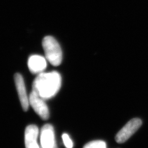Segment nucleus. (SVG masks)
I'll return each instance as SVG.
<instances>
[{
  "label": "nucleus",
  "mask_w": 148,
  "mask_h": 148,
  "mask_svg": "<svg viewBox=\"0 0 148 148\" xmlns=\"http://www.w3.org/2000/svg\"><path fill=\"white\" fill-rule=\"evenodd\" d=\"M62 139L63 140L64 144L66 148H73V143L72 140L70 139L69 135L66 133H64L62 135Z\"/></svg>",
  "instance_id": "obj_10"
},
{
  "label": "nucleus",
  "mask_w": 148,
  "mask_h": 148,
  "mask_svg": "<svg viewBox=\"0 0 148 148\" xmlns=\"http://www.w3.org/2000/svg\"><path fill=\"white\" fill-rule=\"evenodd\" d=\"M142 124V121L140 119L134 118L131 120L117 133L116 141L119 143H125L137 131Z\"/></svg>",
  "instance_id": "obj_3"
},
{
  "label": "nucleus",
  "mask_w": 148,
  "mask_h": 148,
  "mask_svg": "<svg viewBox=\"0 0 148 148\" xmlns=\"http://www.w3.org/2000/svg\"><path fill=\"white\" fill-rule=\"evenodd\" d=\"M28 67L32 74H40L47 66L46 59L38 55L32 56L28 60Z\"/></svg>",
  "instance_id": "obj_8"
},
{
  "label": "nucleus",
  "mask_w": 148,
  "mask_h": 148,
  "mask_svg": "<svg viewBox=\"0 0 148 148\" xmlns=\"http://www.w3.org/2000/svg\"><path fill=\"white\" fill-rule=\"evenodd\" d=\"M62 77L57 71L38 74L32 84V90L43 99H48L56 95L61 87Z\"/></svg>",
  "instance_id": "obj_1"
},
{
  "label": "nucleus",
  "mask_w": 148,
  "mask_h": 148,
  "mask_svg": "<svg viewBox=\"0 0 148 148\" xmlns=\"http://www.w3.org/2000/svg\"><path fill=\"white\" fill-rule=\"evenodd\" d=\"M39 134L38 128L34 125L27 126L25 131V144L26 148H40L37 138Z\"/></svg>",
  "instance_id": "obj_7"
},
{
  "label": "nucleus",
  "mask_w": 148,
  "mask_h": 148,
  "mask_svg": "<svg viewBox=\"0 0 148 148\" xmlns=\"http://www.w3.org/2000/svg\"><path fill=\"white\" fill-rule=\"evenodd\" d=\"M42 47L46 58L54 66H58L62 61V51L58 41L52 36H47L42 40Z\"/></svg>",
  "instance_id": "obj_2"
},
{
  "label": "nucleus",
  "mask_w": 148,
  "mask_h": 148,
  "mask_svg": "<svg viewBox=\"0 0 148 148\" xmlns=\"http://www.w3.org/2000/svg\"><path fill=\"white\" fill-rule=\"evenodd\" d=\"M14 80L16 84V88L18 92L23 109L27 111L29 106V99L27 95V90L24 81L21 75L16 73L14 75Z\"/></svg>",
  "instance_id": "obj_6"
},
{
  "label": "nucleus",
  "mask_w": 148,
  "mask_h": 148,
  "mask_svg": "<svg viewBox=\"0 0 148 148\" xmlns=\"http://www.w3.org/2000/svg\"><path fill=\"white\" fill-rule=\"evenodd\" d=\"M83 148H106V144L103 140H93L87 143Z\"/></svg>",
  "instance_id": "obj_9"
},
{
  "label": "nucleus",
  "mask_w": 148,
  "mask_h": 148,
  "mask_svg": "<svg viewBox=\"0 0 148 148\" xmlns=\"http://www.w3.org/2000/svg\"><path fill=\"white\" fill-rule=\"evenodd\" d=\"M29 104L37 115L43 120H47L49 117V112L45 99L36 92L32 90L29 95Z\"/></svg>",
  "instance_id": "obj_4"
},
{
  "label": "nucleus",
  "mask_w": 148,
  "mask_h": 148,
  "mask_svg": "<svg viewBox=\"0 0 148 148\" xmlns=\"http://www.w3.org/2000/svg\"><path fill=\"white\" fill-rule=\"evenodd\" d=\"M40 148H58L54 130L50 124L45 125L41 130Z\"/></svg>",
  "instance_id": "obj_5"
}]
</instances>
